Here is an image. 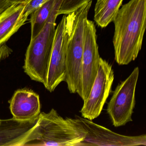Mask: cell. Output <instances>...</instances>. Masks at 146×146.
<instances>
[{
    "mask_svg": "<svg viewBox=\"0 0 146 146\" xmlns=\"http://www.w3.org/2000/svg\"><path fill=\"white\" fill-rule=\"evenodd\" d=\"M114 59L125 65L137 58L146 27V0H130L119 8L113 21Z\"/></svg>",
    "mask_w": 146,
    "mask_h": 146,
    "instance_id": "cell-1",
    "label": "cell"
},
{
    "mask_svg": "<svg viewBox=\"0 0 146 146\" xmlns=\"http://www.w3.org/2000/svg\"><path fill=\"white\" fill-rule=\"evenodd\" d=\"M84 129L76 119L64 118L54 108L40 113L23 146H86Z\"/></svg>",
    "mask_w": 146,
    "mask_h": 146,
    "instance_id": "cell-2",
    "label": "cell"
},
{
    "mask_svg": "<svg viewBox=\"0 0 146 146\" xmlns=\"http://www.w3.org/2000/svg\"><path fill=\"white\" fill-rule=\"evenodd\" d=\"M62 0H56L50 17L40 32L31 40L25 54L24 72L46 87L55 36L56 20Z\"/></svg>",
    "mask_w": 146,
    "mask_h": 146,
    "instance_id": "cell-3",
    "label": "cell"
},
{
    "mask_svg": "<svg viewBox=\"0 0 146 146\" xmlns=\"http://www.w3.org/2000/svg\"><path fill=\"white\" fill-rule=\"evenodd\" d=\"M139 68L135 67L129 76L117 86L107 108L113 125L115 127L125 125L132 121L135 105V91Z\"/></svg>",
    "mask_w": 146,
    "mask_h": 146,
    "instance_id": "cell-4",
    "label": "cell"
},
{
    "mask_svg": "<svg viewBox=\"0 0 146 146\" xmlns=\"http://www.w3.org/2000/svg\"><path fill=\"white\" fill-rule=\"evenodd\" d=\"M114 78L111 65L101 58L97 75L80 111L83 117L93 120L100 116L111 93Z\"/></svg>",
    "mask_w": 146,
    "mask_h": 146,
    "instance_id": "cell-5",
    "label": "cell"
},
{
    "mask_svg": "<svg viewBox=\"0 0 146 146\" xmlns=\"http://www.w3.org/2000/svg\"><path fill=\"white\" fill-rule=\"evenodd\" d=\"M94 22L87 19L84 28L82 81L78 94L84 101L88 98L98 72L100 60Z\"/></svg>",
    "mask_w": 146,
    "mask_h": 146,
    "instance_id": "cell-6",
    "label": "cell"
},
{
    "mask_svg": "<svg viewBox=\"0 0 146 146\" xmlns=\"http://www.w3.org/2000/svg\"><path fill=\"white\" fill-rule=\"evenodd\" d=\"M85 130L86 146H146L145 134L137 136L120 135L84 118L76 119Z\"/></svg>",
    "mask_w": 146,
    "mask_h": 146,
    "instance_id": "cell-7",
    "label": "cell"
},
{
    "mask_svg": "<svg viewBox=\"0 0 146 146\" xmlns=\"http://www.w3.org/2000/svg\"><path fill=\"white\" fill-rule=\"evenodd\" d=\"M66 18V15H64L55 30L46 85L45 87L50 92H53L57 86L65 80L67 44Z\"/></svg>",
    "mask_w": 146,
    "mask_h": 146,
    "instance_id": "cell-8",
    "label": "cell"
},
{
    "mask_svg": "<svg viewBox=\"0 0 146 146\" xmlns=\"http://www.w3.org/2000/svg\"><path fill=\"white\" fill-rule=\"evenodd\" d=\"M13 118L20 121L37 118L40 113L39 96L30 90L19 89L14 93L10 101Z\"/></svg>",
    "mask_w": 146,
    "mask_h": 146,
    "instance_id": "cell-9",
    "label": "cell"
},
{
    "mask_svg": "<svg viewBox=\"0 0 146 146\" xmlns=\"http://www.w3.org/2000/svg\"><path fill=\"white\" fill-rule=\"evenodd\" d=\"M20 121L0 119V146H23L25 141L38 120Z\"/></svg>",
    "mask_w": 146,
    "mask_h": 146,
    "instance_id": "cell-10",
    "label": "cell"
},
{
    "mask_svg": "<svg viewBox=\"0 0 146 146\" xmlns=\"http://www.w3.org/2000/svg\"><path fill=\"white\" fill-rule=\"evenodd\" d=\"M25 4H14L0 14V46L23 26L28 17L23 14Z\"/></svg>",
    "mask_w": 146,
    "mask_h": 146,
    "instance_id": "cell-11",
    "label": "cell"
},
{
    "mask_svg": "<svg viewBox=\"0 0 146 146\" xmlns=\"http://www.w3.org/2000/svg\"><path fill=\"white\" fill-rule=\"evenodd\" d=\"M123 0H97L94 9V20L102 28L113 22Z\"/></svg>",
    "mask_w": 146,
    "mask_h": 146,
    "instance_id": "cell-12",
    "label": "cell"
},
{
    "mask_svg": "<svg viewBox=\"0 0 146 146\" xmlns=\"http://www.w3.org/2000/svg\"><path fill=\"white\" fill-rule=\"evenodd\" d=\"M55 1L56 0H49L31 14V40L36 36L45 26L50 17Z\"/></svg>",
    "mask_w": 146,
    "mask_h": 146,
    "instance_id": "cell-13",
    "label": "cell"
},
{
    "mask_svg": "<svg viewBox=\"0 0 146 146\" xmlns=\"http://www.w3.org/2000/svg\"><path fill=\"white\" fill-rule=\"evenodd\" d=\"M92 0H62L58 15H67Z\"/></svg>",
    "mask_w": 146,
    "mask_h": 146,
    "instance_id": "cell-14",
    "label": "cell"
},
{
    "mask_svg": "<svg viewBox=\"0 0 146 146\" xmlns=\"http://www.w3.org/2000/svg\"><path fill=\"white\" fill-rule=\"evenodd\" d=\"M48 1L49 0H30L25 4L24 15L26 17H29L32 13Z\"/></svg>",
    "mask_w": 146,
    "mask_h": 146,
    "instance_id": "cell-15",
    "label": "cell"
},
{
    "mask_svg": "<svg viewBox=\"0 0 146 146\" xmlns=\"http://www.w3.org/2000/svg\"><path fill=\"white\" fill-rule=\"evenodd\" d=\"M12 52L11 48L5 43L0 46V63L2 60L8 58Z\"/></svg>",
    "mask_w": 146,
    "mask_h": 146,
    "instance_id": "cell-16",
    "label": "cell"
},
{
    "mask_svg": "<svg viewBox=\"0 0 146 146\" xmlns=\"http://www.w3.org/2000/svg\"><path fill=\"white\" fill-rule=\"evenodd\" d=\"M12 5L8 0H0V14L10 7Z\"/></svg>",
    "mask_w": 146,
    "mask_h": 146,
    "instance_id": "cell-17",
    "label": "cell"
},
{
    "mask_svg": "<svg viewBox=\"0 0 146 146\" xmlns=\"http://www.w3.org/2000/svg\"><path fill=\"white\" fill-rule=\"evenodd\" d=\"M30 0H8L9 2L12 4H24L29 1Z\"/></svg>",
    "mask_w": 146,
    "mask_h": 146,
    "instance_id": "cell-18",
    "label": "cell"
}]
</instances>
